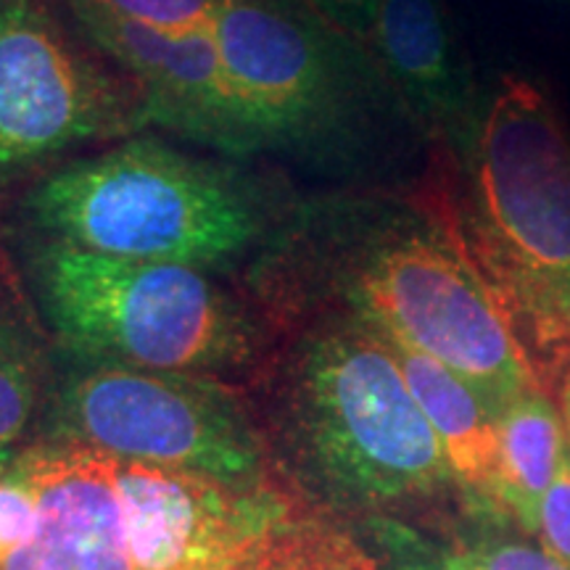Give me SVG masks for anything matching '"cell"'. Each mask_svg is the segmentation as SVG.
I'll list each match as a JSON object with an SVG mask.
<instances>
[{"instance_id": "cell-1", "label": "cell", "mask_w": 570, "mask_h": 570, "mask_svg": "<svg viewBox=\"0 0 570 570\" xmlns=\"http://www.w3.org/2000/svg\"><path fill=\"white\" fill-rule=\"evenodd\" d=\"M32 518L0 570H381L348 518L254 483L35 439L13 452Z\"/></svg>"}, {"instance_id": "cell-2", "label": "cell", "mask_w": 570, "mask_h": 570, "mask_svg": "<svg viewBox=\"0 0 570 570\" xmlns=\"http://www.w3.org/2000/svg\"><path fill=\"white\" fill-rule=\"evenodd\" d=\"M275 325L336 306L460 375L499 415L541 391L458 235L431 204H333L277 235L259 265Z\"/></svg>"}, {"instance_id": "cell-3", "label": "cell", "mask_w": 570, "mask_h": 570, "mask_svg": "<svg viewBox=\"0 0 570 570\" xmlns=\"http://www.w3.org/2000/svg\"><path fill=\"white\" fill-rule=\"evenodd\" d=\"M281 327L291 336L248 399L285 479L344 518L391 515L458 487L381 331L336 306Z\"/></svg>"}, {"instance_id": "cell-4", "label": "cell", "mask_w": 570, "mask_h": 570, "mask_svg": "<svg viewBox=\"0 0 570 570\" xmlns=\"http://www.w3.org/2000/svg\"><path fill=\"white\" fill-rule=\"evenodd\" d=\"M465 204L433 198L541 391L570 377V138L550 98L508 75L462 146Z\"/></svg>"}, {"instance_id": "cell-5", "label": "cell", "mask_w": 570, "mask_h": 570, "mask_svg": "<svg viewBox=\"0 0 570 570\" xmlns=\"http://www.w3.org/2000/svg\"><path fill=\"white\" fill-rule=\"evenodd\" d=\"M21 204L40 238L212 273L267 252L288 225L265 180L138 135L53 167Z\"/></svg>"}, {"instance_id": "cell-6", "label": "cell", "mask_w": 570, "mask_h": 570, "mask_svg": "<svg viewBox=\"0 0 570 570\" xmlns=\"http://www.w3.org/2000/svg\"><path fill=\"white\" fill-rule=\"evenodd\" d=\"M32 296L56 346L75 362L254 377L277 344L262 304L212 269L130 262L38 238Z\"/></svg>"}, {"instance_id": "cell-7", "label": "cell", "mask_w": 570, "mask_h": 570, "mask_svg": "<svg viewBox=\"0 0 570 570\" xmlns=\"http://www.w3.org/2000/svg\"><path fill=\"white\" fill-rule=\"evenodd\" d=\"M214 40L259 151L360 169L412 119L365 42L304 0H223Z\"/></svg>"}, {"instance_id": "cell-8", "label": "cell", "mask_w": 570, "mask_h": 570, "mask_svg": "<svg viewBox=\"0 0 570 570\" xmlns=\"http://www.w3.org/2000/svg\"><path fill=\"white\" fill-rule=\"evenodd\" d=\"M35 439L219 481L285 479L246 389L206 375L71 362Z\"/></svg>"}, {"instance_id": "cell-9", "label": "cell", "mask_w": 570, "mask_h": 570, "mask_svg": "<svg viewBox=\"0 0 570 570\" xmlns=\"http://www.w3.org/2000/svg\"><path fill=\"white\" fill-rule=\"evenodd\" d=\"M98 53L42 0H0V185L154 125L146 90Z\"/></svg>"}, {"instance_id": "cell-10", "label": "cell", "mask_w": 570, "mask_h": 570, "mask_svg": "<svg viewBox=\"0 0 570 570\" xmlns=\"http://www.w3.org/2000/svg\"><path fill=\"white\" fill-rule=\"evenodd\" d=\"M61 3L82 38L146 90L154 125L225 154L259 151L225 75L214 32H167L80 0Z\"/></svg>"}, {"instance_id": "cell-11", "label": "cell", "mask_w": 570, "mask_h": 570, "mask_svg": "<svg viewBox=\"0 0 570 570\" xmlns=\"http://www.w3.org/2000/svg\"><path fill=\"white\" fill-rule=\"evenodd\" d=\"M367 51L402 98L412 122L433 140L462 146L479 125L473 77L458 51L441 0H383Z\"/></svg>"}, {"instance_id": "cell-12", "label": "cell", "mask_w": 570, "mask_h": 570, "mask_svg": "<svg viewBox=\"0 0 570 570\" xmlns=\"http://www.w3.org/2000/svg\"><path fill=\"white\" fill-rule=\"evenodd\" d=\"M386 341L410 394L441 441L458 487L483 518L510 520L497 423L483 399L433 356L396 338L386 336Z\"/></svg>"}, {"instance_id": "cell-13", "label": "cell", "mask_w": 570, "mask_h": 570, "mask_svg": "<svg viewBox=\"0 0 570 570\" xmlns=\"http://www.w3.org/2000/svg\"><path fill=\"white\" fill-rule=\"evenodd\" d=\"M56 341L35 304L0 265V452L38 436L56 383Z\"/></svg>"}, {"instance_id": "cell-14", "label": "cell", "mask_w": 570, "mask_h": 570, "mask_svg": "<svg viewBox=\"0 0 570 570\" xmlns=\"http://www.w3.org/2000/svg\"><path fill=\"white\" fill-rule=\"evenodd\" d=\"M494 423L510 520L525 533L539 537L541 502L568 458L566 420L544 391H529L512 399Z\"/></svg>"}, {"instance_id": "cell-15", "label": "cell", "mask_w": 570, "mask_h": 570, "mask_svg": "<svg viewBox=\"0 0 570 570\" xmlns=\"http://www.w3.org/2000/svg\"><path fill=\"white\" fill-rule=\"evenodd\" d=\"M381 570H483L470 544H439L399 523L381 529Z\"/></svg>"}, {"instance_id": "cell-16", "label": "cell", "mask_w": 570, "mask_h": 570, "mask_svg": "<svg viewBox=\"0 0 570 570\" xmlns=\"http://www.w3.org/2000/svg\"><path fill=\"white\" fill-rule=\"evenodd\" d=\"M114 17H125L167 32H214L223 0H80Z\"/></svg>"}, {"instance_id": "cell-17", "label": "cell", "mask_w": 570, "mask_h": 570, "mask_svg": "<svg viewBox=\"0 0 570 570\" xmlns=\"http://www.w3.org/2000/svg\"><path fill=\"white\" fill-rule=\"evenodd\" d=\"M483 570H570L566 562L533 541L510 537L497 529L483 531L470 541Z\"/></svg>"}, {"instance_id": "cell-18", "label": "cell", "mask_w": 570, "mask_h": 570, "mask_svg": "<svg viewBox=\"0 0 570 570\" xmlns=\"http://www.w3.org/2000/svg\"><path fill=\"white\" fill-rule=\"evenodd\" d=\"M539 537L547 550L570 568V452L541 502Z\"/></svg>"}, {"instance_id": "cell-19", "label": "cell", "mask_w": 570, "mask_h": 570, "mask_svg": "<svg viewBox=\"0 0 570 570\" xmlns=\"http://www.w3.org/2000/svg\"><path fill=\"white\" fill-rule=\"evenodd\" d=\"M304 3L331 21L333 27H338L341 32L352 35L354 40L367 46V35L373 30L383 0H304Z\"/></svg>"}, {"instance_id": "cell-20", "label": "cell", "mask_w": 570, "mask_h": 570, "mask_svg": "<svg viewBox=\"0 0 570 570\" xmlns=\"http://www.w3.org/2000/svg\"><path fill=\"white\" fill-rule=\"evenodd\" d=\"M562 420H566V433H568V452H570V377L562 383Z\"/></svg>"}, {"instance_id": "cell-21", "label": "cell", "mask_w": 570, "mask_h": 570, "mask_svg": "<svg viewBox=\"0 0 570 570\" xmlns=\"http://www.w3.org/2000/svg\"><path fill=\"white\" fill-rule=\"evenodd\" d=\"M11 458H13V452H0V473H3L6 465H9Z\"/></svg>"}]
</instances>
